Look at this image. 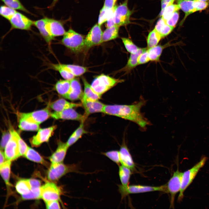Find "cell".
<instances>
[{
    "label": "cell",
    "instance_id": "obj_1",
    "mask_svg": "<svg viewBox=\"0 0 209 209\" xmlns=\"http://www.w3.org/2000/svg\"><path fill=\"white\" fill-rule=\"evenodd\" d=\"M146 102L142 99L130 105H105L102 113L131 121L145 129L149 124L141 112V108Z\"/></svg>",
    "mask_w": 209,
    "mask_h": 209
},
{
    "label": "cell",
    "instance_id": "obj_2",
    "mask_svg": "<svg viewBox=\"0 0 209 209\" xmlns=\"http://www.w3.org/2000/svg\"><path fill=\"white\" fill-rule=\"evenodd\" d=\"M207 159L206 156L203 157L192 167L183 172L181 189L178 198V201L183 199L185 191L192 182L200 169L204 166Z\"/></svg>",
    "mask_w": 209,
    "mask_h": 209
},
{
    "label": "cell",
    "instance_id": "obj_3",
    "mask_svg": "<svg viewBox=\"0 0 209 209\" xmlns=\"http://www.w3.org/2000/svg\"><path fill=\"white\" fill-rule=\"evenodd\" d=\"M63 36L61 42L67 48L75 53L84 51L85 38L82 35L70 29Z\"/></svg>",
    "mask_w": 209,
    "mask_h": 209
},
{
    "label": "cell",
    "instance_id": "obj_4",
    "mask_svg": "<svg viewBox=\"0 0 209 209\" xmlns=\"http://www.w3.org/2000/svg\"><path fill=\"white\" fill-rule=\"evenodd\" d=\"M124 81L123 80L116 79L104 74L95 78L91 86L94 90L100 96L119 83Z\"/></svg>",
    "mask_w": 209,
    "mask_h": 209
},
{
    "label": "cell",
    "instance_id": "obj_5",
    "mask_svg": "<svg viewBox=\"0 0 209 209\" xmlns=\"http://www.w3.org/2000/svg\"><path fill=\"white\" fill-rule=\"evenodd\" d=\"M78 167L73 164L66 165L63 162L51 163L47 173L48 179L52 182L58 181L66 174L70 172H77Z\"/></svg>",
    "mask_w": 209,
    "mask_h": 209
},
{
    "label": "cell",
    "instance_id": "obj_6",
    "mask_svg": "<svg viewBox=\"0 0 209 209\" xmlns=\"http://www.w3.org/2000/svg\"><path fill=\"white\" fill-rule=\"evenodd\" d=\"M118 190L122 198L125 197L129 194L150 192L160 191L166 193V184L159 186L132 185L124 187L121 185H118Z\"/></svg>",
    "mask_w": 209,
    "mask_h": 209
},
{
    "label": "cell",
    "instance_id": "obj_7",
    "mask_svg": "<svg viewBox=\"0 0 209 209\" xmlns=\"http://www.w3.org/2000/svg\"><path fill=\"white\" fill-rule=\"evenodd\" d=\"M182 173L177 169L166 184V193H169L170 196V208H174L175 196L180 191Z\"/></svg>",
    "mask_w": 209,
    "mask_h": 209
},
{
    "label": "cell",
    "instance_id": "obj_8",
    "mask_svg": "<svg viewBox=\"0 0 209 209\" xmlns=\"http://www.w3.org/2000/svg\"><path fill=\"white\" fill-rule=\"evenodd\" d=\"M128 1L116 6L113 14V19L116 25L119 27L127 25L130 23V18L131 12L128 7Z\"/></svg>",
    "mask_w": 209,
    "mask_h": 209
},
{
    "label": "cell",
    "instance_id": "obj_9",
    "mask_svg": "<svg viewBox=\"0 0 209 209\" xmlns=\"http://www.w3.org/2000/svg\"><path fill=\"white\" fill-rule=\"evenodd\" d=\"M10 136L4 148V153L6 160H14L20 156L16 131L11 129L9 130Z\"/></svg>",
    "mask_w": 209,
    "mask_h": 209
},
{
    "label": "cell",
    "instance_id": "obj_10",
    "mask_svg": "<svg viewBox=\"0 0 209 209\" xmlns=\"http://www.w3.org/2000/svg\"><path fill=\"white\" fill-rule=\"evenodd\" d=\"M100 26L98 23L91 28L84 38V50L88 51L91 47L102 43L103 32Z\"/></svg>",
    "mask_w": 209,
    "mask_h": 209
},
{
    "label": "cell",
    "instance_id": "obj_11",
    "mask_svg": "<svg viewBox=\"0 0 209 209\" xmlns=\"http://www.w3.org/2000/svg\"><path fill=\"white\" fill-rule=\"evenodd\" d=\"M41 198L44 201L60 199L61 189L53 182H48L40 187Z\"/></svg>",
    "mask_w": 209,
    "mask_h": 209
},
{
    "label": "cell",
    "instance_id": "obj_12",
    "mask_svg": "<svg viewBox=\"0 0 209 209\" xmlns=\"http://www.w3.org/2000/svg\"><path fill=\"white\" fill-rule=\"evenodd\" d=\"M57 128V126L54 125L47 128L39 129L37 134L30 140L31 145L37 147L43 143L48 141Z\"/></svg>",
    "mask_w": 209,
    "mask_h": 209
},
{
    "label": "cell",
    "instance_id": "obj_13",
    "mask_svg": "<svg viewBox=\"0 0 209 209\" xmlns=\"http://www.w3.org/2000/svg\"><path fill=\"white\" fill-rule=\"evenodd\" d=\"M11 29L29 30L33 25V21L22 13L17 12L9 20Z\"/></svg>",
    "mask_w": 209,
    "mask_h": 209
},
{
    "label": "cell",
    "instance_id": "obj_14",
    "mask_svg": "<svg viewBox=\"0 0 209 209\" xmlns=\"http://www.w3.org/2000/svg\"><path fill=\"white\" fill-rule=\"evenodd\" d=\"M51 113L49 107L29 113H21L18 115L28 118L30 120L40 125L51 117Z\"/></svg>",
    "mask_w": 209,
    "mask_h": 209
},
{
    "label": "cell",
    "instance_id": "obj_15",
    "mask_svg": "<svg viewBox=\"0 0 209 209\" xmlns=\"http://www.w3.org/2000/svg\"><path fill=\"white\" fill-rule=\"evenodd\" d=\"M80 100L82 106L85 110V114L84 115L86 118L91 114L102 112L105 105L99 100H93L88 99L83 95Z\"/></svg>",
    "mask_w": 209,
    "mask_h": 209
},
{
    "label": "cell",
    "instance_id": "obj_16",
    "mask_svg": "<svg viewBox=\"0 0 209 209\" xmlns=\"http://www.w3.org/2000/svg\"><path fill=\"white\" fill-rule=\"evenodd\" d=\"M51 117L55 119L72 120L84 121L86 117L78 113L73 108H70L59 112L51 113Z\"/></svg>",
    "mask_w": 209,
    "mask_h": 209
},
{
    "label": "cell",
    "instance_id": "obj_17",
    "mask_svg": "<svg viewBox=\"0 0 209 209\" xmlns=\"http://www.w3.org/2000/svg\"><path fill=\"white\" fill-rule=\"evenodd\" d=\"M45 18L47 29L53 38L64 34L66 31L61 21L53 19Z\"/></svg>",
    "mask_w": 209,
    "mask_h": 209
},
{
    "label": "cell",
    "instance_id": "obj_18",
    "mask_svg": "<svg viewBox=\"0 0 209 209\" xmlns=\"http://www.w3.org/2000/svg\"><path fill=\"white\" fill-rule=\"evenodd\" d=\"M120 163L129 168L134 170L135 164L131 156L125 142H123L119 151Z\"/></svg>",
    "mask_w": 209,
    "mask_h": 209
},
{
    "label": "cell",
    "instance_id": "obj_19",
    "mask_svg": "<svg viewBox=\"0 0 209 209\" xmlns=\"http://www.w3.org/2000/svg\"><path fill=\"white\" fill-rule=\"evenodd\" d=\"M70 81L71 90L65 98L71 101L81 100L83 96V92L80 82L75 78L71 80Z\"/></svg>",
    "mask_w": 209,
    "mask_h": 209
},
{
    "label": "cell",
    "instance_id": "obj_20",
    "mask_svg": "<svg viewBox=\"0 0 209 209\" xmlns=\"http://www.w3.org/2000/svg\"><path fill=\"white\" fill-rule=\"evenodd\" d=\"M69 147L66 143L59 141L56 151L49 157V160L51 163L63 162Z\"/></svg>",
    "mask_w": 209,
    "mask_h": 209
},
{
    "label": "cell",
    "instance_id": "obj_21",
    "mask_svg": "<svg viewBox=\"0 0 209 209\" xmlns=\"http://www.w3.org/2000/svg\"><path fill=\"white\" fill-rule=\"evenodd\" d=\"M82 106V103L70 102L63 98H60L51 103L49 107L55 111L59 112Z\"/></svg>",
    "mask_w": 209,
    "mask_h": 209
},
{
    "label": "cell",
    "instance_id": "obj_22",
    "mask_svg": "<svg viewBox=\"0 0 209 209\" xmlns=\"http://www.w3.org/2000/svg\"><path fill=\"white\" fill-rule=\"evenodd\" d=\"M33 25L38 29L46 42L50 44L54 38L50 35L47 29L46 18L33 21Z\"/></svg>",
    "mask_w": 209,
    "mask_h": 209
},
{
    "label": "cell",
    "instance_id": "obj_23",
    "mask_svg": "<svg viewBox=\"0 0 209 209\" xmlns=\"http://www.w3.org/2000/svg\"><path fill=\"white\" fill-rule=\"evenodd\" d=\"M177 4L184 13L185 16L180 23L181 25L185 21L187 17L192 13V11L194 7V0H176Z\"/></svg>",
    "mask_w": 209,
    "mask_h": 209
},
{
    "label": "cell",
    "instance_id": "obj_24",
    "mask_svg": "<svg viewBox=\"0 0 209 209\" xmlns=\"http://www.w3.org/2000/svg\"><path fill=\"white\" fill-rule=\"evenodd\" d=\"M19 128L22 130L37 131L39 129V125L24 117L18 115Z\"/></svg>",
    "mask_w": 209,
    "mask_h": 209
},
{
    "label": "cell",
    "instance_id": "obj_25",
    "mask_svg": "<svg viewBox=\"0 0 209 209\" xmlns=\"http://www.w3.org/2000/svg\"><path fill=\"white\" fill-rule=\"evenodd\" d=\"M145 48H140L136 53L130 54L126 64L125 67L121 69L120 71H123L125 72V73H128L138 65V57Z\"/></svg>",
    "mask_w": 209,
    "mask_h": 209
},
{
    "label": "cell",
    "instance_id": "obj_26",
    "mask_svg": "<svg viewBox=\"0 0 209 209\" xmlns=\"http://www.w3.org/2000/svg\"><path fill=\"white\" fill-rule=\"evenodd\" d=\"M71 87L70 80L64 79L58 81L54 87L57 93L65 98L69 93Z\"/></svg>",
    "mask_w": 209,
    "mask_h": 209
},
{
    "label": "cell",
    "instance_id": "obj_27",
    "mask_svg": "<svg viewBox=\"0 0 209 209\" xmlns=\"http://www.w3.org/2000/svg\"><path fill=\"white\" fill-rule=\"evenodd\" d=\"M174 28L167 24L165 21L161 17L157 21L154 29L160 34L163 38L170 34Z\"/></svg>",
    "mask_w": 209,
    "mask_h": 209
},
{
    "label": "cell",
    "instance_id": "obj_28",
    "mask_svg": "<svg viewBox=\"0 0 209 209\" xmlns=\"http://www.w3.org/2000/svg\"><path fill=\"white\" fill-rule=\"evenodd\" d=\"M170 44L164 45H158L155 46L147 48L148 56L150 61L158 62L163 50L166 47L170 46Z\"/></svg>",
    "mask_w": 209,
    "mask_h": 209
},
{
    "label": "cell",
    "instance_id": "obj_29",
    "mask_svg": "<svg viewBox=\"0 0 209 209\" xmlns=\"http://www.w3.org/2000/svg\"><path fill=\"white\" fill-rule=\"evenodd\" d=\"M120 27L116 25L107 28L103 32L102 42H105L115 39L119 36Z\"/></svg>",
    "mask_w": 209,
    "mask_h": 209
},
{
    "label": "cell",
    "instance_id": "obj_30",
    "mask_svg": "<svg viewBox=\"0 0 209 209\" xmlns=\"http://www.w3.org/2000/svg\"><path fill=\"white\" fill-rule=\"evenodd\" d=\"M84 121L81 122L78 127L70 136L67 141L66 145L69 147L76 142L84 134L87 133L84 128Z\"/></svg>",
    "mask_w": 209,
    "mask_h": 209
},
{
    "label": "cell",
    "instance_id": "obj_31",
    "mask_svg": "<svg viewBox=\"0 0 209 209\" xmlns=\"http://www.w3.org/2000/svg\"><path fill=\"white\" fill-rule=\"evenodd\" d=\"M84 85L83 96L87 98L93 100H99L101 96L96 93L92 88L87 80L84 78H82Z\"/></svg>",
    "mask_w": 209,
    "mask_h": 209
},
{
    "label": "cell",
    "instance_id": "obj_32",
    "mask_svg": "<svg viewBox=\"0 0 209 209\" xmlns=\"http://www.w3.org/2000/svg\"><path fill=\"white\" fill-rule=\"evenodd\" d=\"M24 156L31 161L45 166L48 165L47 163L37 152L29 147Z\"/></svg>",
    "mask_w": 209,
    "mask_h": 209
},
{
    "label": "cell",
    "instance_id": "obj_33",
    "mask_svg": "<svg viewBox=\"0 0 209 209\" xmlns=\"http://www.w3.org/2000/svg\"><path fill=\"white\" fill-rule=\"evenodd\" d=\"M50 66L51 69L58 71L61 76L64 79L71 80L75 77V76L66 68L63 64H51Z\"/></svg>",
    "mask_w": 209,
    "mask_h": 209
},
{
    "label": "cell",
    "instance_id": "obj_34",
    "mask_svg": "<svg viewBox=\"0 0 209 209\" xmlns=\"http://www.w3.org/2000/svg\"><path fill=\"white\" fill-rule=\"evenodd\" d=\"M131 170L123 165H120L119 168V175L122 184L124 187L128 185L129 180L131 174Z\"/></svg>",
    "mask_w": 209,
    "mask_h": 209
},
{
    "label": "cell",
    "instance_id": "obj_35",
    "mask_svg": "<svg viewBox=\"0 0 209 209\" xmlns=\"http://www.w3.org/2000/svg\"><path fill=\"white\" fill-rule=\"evenodd\" d=\"M15 188L21 195L29 193L31 189L29 179H22L18 181L16 183Z\"/></svg>",
    "mask_w": 209,
    "mask_h": 209
},
{
    "label": "cell",
    "instance_id": "obj_36",
    "mask_svg": "<svg viewBox=\"0 0 209 209\" xmlns=\"http://www.w3.org/2000/svg\"><path fill=\"white\" fill-rule=\"evenodd\" d=\"M11 161L6 160L2 164L0 165V172L1 175L8 185H10L9 182L10 172Z\"/></svg>",
    "mask_w": 209,
    "mask_h": 209
},
{
    "label": "cell",
    "instance_id": "obj_37",
    "mask_svg": "<svg viewBox=\"0 0 209 209\" xmlns=\"http://www.w3.org/2000/svg\"><path fill=\"white\" fill-rule=\"evenodd\" d=\"M162 38L161 35L154 29L149 33L147 38V48H150L157 45Z\"/></svg>",
    "mask_w": 209,
    "mask_h": 209
},
{
    "label": "cell",
    "instance_id": "obj_38",
    "mask_svg": "<svg viewBox=\"0 0 209 209\" xmlns=\"http://www.w3.org/2000/svg\"><path fill=\"white\" fill-rule=\"evenodd\" d=\"M115 7V6L113 8L111 9L103 7L100 11L98 21L99 25L101 26L113 15Z\"/></svg>",
    "mask_w": 209,
    "mask_h": 209
},
{
    "label": "cell",
    "instance_id": "obj_39",
    "mask_svg": "<svg viewBox=\"0 0 209 209\" xmlns=\"http://www.w3.org/2000/svg\"><path fill=\"white\" fill-rule=\"evenodd\" d=\"M66 68L75 77L80 76L88 71L85 67L78 65L63 64Z\"/></svg>",
    "mask_w": 209,
    "mask_h": 209
},
{
    "label": "cell",
    "instance_id": "obj_40",
    "mask_svg": "<svg viewBox=\"0 0 209 209\" xmlns=\"http://www.w3.org/2000/svg\"><path fill=\"white\" fill-rule=\"evenodd\" d=\"M5 5L15 10H19L30 14L21 3L19 0H1Z\"/></svg>",
    "mask_w": 209,
    "mask_h": 209
},
{
    "label": "cell",
    "instance_id": "obj_41",
    "mask_svg": "<svg viewBox=\"0 0 209 209\" xmlns=\"http://www.w3.org/2000/svg\"><path fill=\"white\" fill-rule=\"evenodd\" d=\"M180 8L178 4H172L161 11L160 16L165 20L169 18L174 12L178 11Z\"/></svg>",
    "mask_w": 209,
    "mask_h": 209
},
{
    "label": "cell",
    "instance_id": "obj_42",
    "mask_svg": "<svg viewBox=\"0 0 209 209\" xmlns=\"http://www.w3.org/2000/svg\"><path fill=\"white\" fill-rule=\"evenodd\" d=\"M121 39L126 50L130 54L136 53L140 49L129 38L122 37Z\"/></svg>",
    "mask_w": 209,
    "mask_h": 209
},
{
    "label": "cell",
    "instance_id": "obj_43",
    "mask_svg": "<svg viewBox=\"0 0 209 209\" xmlns=\"http://www.w3.org/2000/svg\"><path fill=\"white\" fill-rule=\"evenodd\" d=\"M17 12L14 10L6 5H1L0 8V15L5 19L10 20Z\"/></svg>",
    "mask_w": 209,
    "mask_h": 209
},
{
    "label": "cell",
    "instance_id": "obj_44",
    "mask_svg": "<svg viewBox=\"0 0 209 209\" xmlns=\"http://www.w3.org/2000/svg\"><path fill=\"white\" fill-rule=\"evenodd\" d=\"M24 200L39 199H41L40 188L31 189L28 193L22 195Z\"/></svg>",
    "mask_w": 209,
    "mask_h": 209
},
{
    "label": "cell",
    "instance_id": "obj_45",
    "mask_svg": "<svg viewBox=\"0 0 209 209\" xmlns=\"http://www.w3.org/2000/svg\"><path fill=\"white\" fill-rule=\"evenodd\" d=\"M113 162L119 165L120 163L119 151L112 150L102 153Z\"/></svg>",
    "mask_w": 209,
    "mask_h": 209
},
{
    "label": "cell",
    "instance_id": "obj_46",
    "mask_svg": "<svg viewBox=\"0 0 209 209\" xmlns=\"http://www.w3.org/2000/svg\"><path fill=\"white\" fill-rule=\"evenodd\" d=\"M16 135L18 140L20 156H24L29 147L17 132Z\"/></svg>",
    "mask_w": 209,
    "mask_h": 209
},
{
    "label": "cell",
    "instance_id": "obj_47",
    "mask_svg": "<svg viewBox=\"0 0 209 209\" xmlns=\"http://www.w3.org/2000/svg\"><path fill=\"white\" fill-rule=\"evenodd\" d=\"M209 6V3L207 1L194 0V7L192 11V13L197 11L205 10Z\"/></svg>",
    "mask_w": 209,
    "mask_h": 209
},
{
    "label": "cell",
    "instance_id": "obj_48",
    "mask_svg": "<svg viewBox=\"0 0 209 209\" xmlns=\"http://www.w3.org/2000/svg\"><path fill=\"white\" fill-rule=\"evenodd\" d=\"M179 17V14L178 11L174 12L169 18L165 21L168 25L175 27Z\"/></svg>",
    "mask_w": 209,
    "mask_h": 209
},
{
    "label": "cell",
    "instance_id": "obj_49",
    "mask_svg": "<svg viewBox=\"0 0 209 209\" xmlns=\"http://www.w3.org/2000/svg\"><path fill=\"white\" fill-rule=\"evenodd\" d=\"M150 61L147 51L146 48L144 51L140 55L138 58V64L141 65L147 63Z\"/></svg>",
    "mask_w": 209,
    "mask_h": 209
},
{
    "label": "cell",
    "instance_id": "obj_50",
    "mask_svg": "<svg viewBox=\"0 0 209 209\" xmlns=\"http://www.w3.org/2000/svg\"><path fill=\"white\" fill-rule=\"evenodd\" d=\"M10 133L9 131H6L3 132L1 140V150L4 149L6 145L8 142L10 137Z\"/></svg>",
    "mask_w": 209,
    "mask_h": 209
},
{
    "label": "cell",
    "instance_id": "obj_51",
    "mask_svg": "<svg viewBox=\"0 0 209 209\" xmlns=\"http://www.w3.org/2000/svg\"><path fill=\"white\" fill-rule=\"evenodd\" d=\"M47 209H60V206L58 200H51L45 201Z\"/></svg>",
    "mask_w": 209,
    "mask_h": 209
},
{
    "label": "cell",
    "instance_id": "obj_52",
    "mask_svg": "<svg viewBox=\"0 0 209 209\" xmlns=\"http://www.w3.org/2000/svg\"><path fill=\"white\" fill-rule=\"evenodd\" d=\"M31 189L40 188L41 183L37 179H29Z\"/></svg>",
    "mask_w": 209,
    "mask_h": 209
},
{
    "label": "cell",
    "instance_id": "obj_53",
    "mask_svg": "<svg viewBox=\"0 0 209 209\" xmlns=\"http://www.w3.org/2000/svg\"><path fill=\"white\" fill-rule=\"evenodd\" d=\"M117 0H105L103 7L108 8L112 9L115 6Z\"/></svg>",
    "mask_w": 209,
    "mask_h": 209
},
{
    "label": "cell",
    "instance_id": "obj_54",
    "mask_svg": "<svg viewBox=\"0 0 209 209\" xmlns=\"http://www.w3.org/2000/svg\"><path fill=\"white\" fill-rule=\"evenodd\" d=\"M175 0H161V11L163 10L167 6L173 4Z\"/></svg>",
    "mask_w": 209,
    "mask_h": 209
},
{
    "label": "cell",
    "instance_id": "obj_55",
    "mask_svg": "<svg viewBox=\"0 0 209 209\" xmlns=\"http://www.w3.org/2000/svg\"><path fill=\"white\" fill-rule=\"evenodd\" d=\"M113 16V15L107 21L106 26L107 28L116 25L114 22Z\"/></svg>",
    "mask_w": 209,
    "mask_h": 209
},
{
    "label": "cell",
    "instance_id": "obj_56",
    "mask_svg": "<svg viewBox=\"0 0 209 209\" xmlns=\"http://www.w3.org/2000/svg\"><path fill=\"white\" fill-rule=\"evenodd\" d=\"M0 165H1L6 161H5V160H6L4 154V152H3L1 150H0Z\"/></svg>",
    "mask_w": 209,
    "mask_h": 209
},
{
    "label": "cell",
    "instance_id": "obj_57",
    "mask_svg": "<svg viewBox=\"0 0 209 209\" xmlns=\"http://www.w3.org/2000/svg\"><path fill=\"white\" fill-rule=\"evenodd\" d=\"M58 1V0H53L52 3L49 6V8H53Z\"/></svg>",
    "mask_w": 209,
    "mask_h": 209
},
{
    "label": "cell",
    "instance_id": "obj_58",
    "mask_svg": "<svg viewBox=\"0 0 209 209\" xmlns=\"http://www.w3.org/2000/svg\"><path fill=\"white\" fill-rule=\"evenodd\" d=\"M199 1H207L208 0H198Z\"/></svg>",
    "mask_w": 209,
    "mask_h": 209
}]
</instances>
